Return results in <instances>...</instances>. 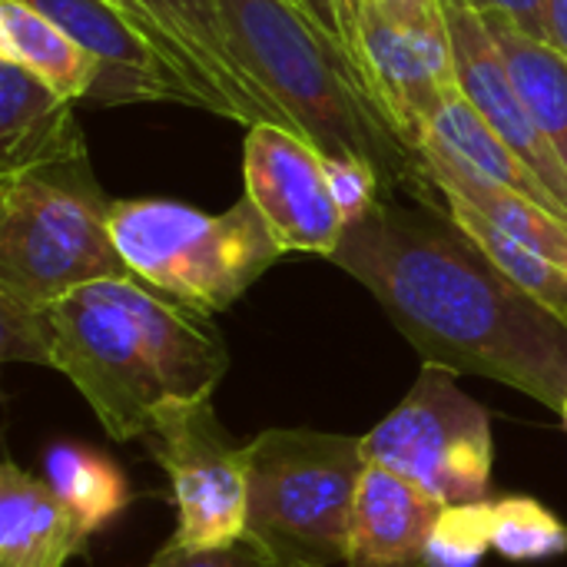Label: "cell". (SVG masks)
I'll use <instances>...</instances> for the list:
<instances>
[{
	"instance_id": "obj_16",
	"label": "cell",
	"mask_w": 567,
	"mask_h": 567,
	"mask_svg": "<svg viewBox=\"0 0 567 567\" xmlns=\"http://www.w3.org/2000/svg\"><path fill=\"white\" fill-rule=\"evenodd\" d=\"M86 535L43 478L0 465V567H63Z\"/></svg>"
},
{
	"instance_id": "obj_14",
	"label": "cell",
	"mask_w": 567,
	"mask_h": 567,
	"mask_svg": "<svg viewBox=\"0 0 567 567\" xmlns=\"http://www.w3.org/2000/svg\"><path fill=\"white\" fill-rule=\"evenodd\" d=\"M442 512L445 505L419 485L382 465H365L346 567H432L429 538Z\"/></svg>"
},
{
	"instance_id": "obj_8",
	"label": "cell",
	"mask_w": 567,
	"mask_h": 567,
	"mask_svg": "<svg viewBox=\"0 0 567 567\" xmlns=\"http://www.w3.org/2000/svg\"><path fill=\"white\" fill-rule=\"evenodd\" d=\"M355 56L379 110L419 150L435 113L458 90L442 0H362Z\"/></svg>"
},
{
	"instance_id": "obj_15",
	"label": "cell",
	"mask_w": 567,
	"mask_h": 567,
	"mask_svg": "<svg viewBox=\"0 0 567 567\" xmlns=\"http://www.w3.org/2000/svg\"><path fill=\"white\" fill-rule=\"evenodd\" d=\"M76 100L0 56V173L86 153Z\"/></svg>"
},
{
	"instance_id": "obj_33",
	"label": "cell",
	"mask_w": 567,
	"mask_h": 567,
	"mask_svg": "<svg viewBox=\"0 0 567 567\" xmlns=\"http://www.w3.org/2000/svg\"><path fill=\"white\" fill-rule=\"evenodd\" d=\"M150 567H153V565H150Z\"/></svg>"
},
{
	"instance_id": "obj_2",
	"label": "cell",
	"mask_w": 567,
	"mask_h": 567,
	"mask_svg": "<svg viewBox=\"0 0 567 567\" xmlns=\"http://www.w3.org/2000/svg\"><path fill=\"white\" fill-rule=\"evenodd\" d=\"M53 359L113 442L143 439L169 402L213 399L229 349L213 316L136 276L100 279L47 306Z\"/></svg>"
},
{
	"instance_id": "obj_20",
	"label": "cell",
	"mask_w": 567,
	"mask_h": 567,
	"mask_svg": "<svg viewBox=\"0 0 567 567\" xmlns=\"http://www.w3.org/2000/svg\"><path fill=\"white\" fill-rule=\"evenodd\" d=\"M508 70L512 80L532 110L542 133L561 153L567 166V60L545 40L528 37L502 13H482Z\"/></svg>"
},
{
	"instance_id": "obj_9",
	"label": "cell",
	"mask_w": 567,
	"mask_h": 567,
	"mask_svg": "<svg viewBox=\"0 0 567 567\" xmlns=\"http://www.w3.org/2000/svg\"><path fill=\"white\" fill-rule=\"evenodd\" d=\"M150 445L173 485L176 535L189 548L223 545L246 535L249 462L223 429L213 399L169 402L156 412Z\"/></svg>"
},
{
	"instance_id": "obj_24",
	"label": "cell",
	"mask_w": 567,
	"mask_h": 567,
	"mask_svg": "<svg viewBox=\"0 0 567 567\" xmlns=\"http://www.w3.org/2000/svg\"><path fill=\"white\" fill-rule=\"evenodd\" d=\"M492 551V502L445 505L429 538L432 567H478Z\"/></svg>"
},
{
	"instance_id": "obj_25",
	"label": "cell",
	"mask_w": 567,
	"mask_h": 567,
	"mask_svg": "<svg viewBox=\"0 0 567 567\" xmlns=\"http://www.w3.org/2000/svg\"><path fill=\"white\" fill-rule=\"evenodd\" d=\"M0 359L3 362H33L47 365L53 359L50 312L47 306L20 302L0 292Z\"/></svg>"
},
{
	"instance_id": "obj_23",
	"label": "cell",
	"mask_w": 567,
	"mask_h": 567,
	"mask_svg": "<svg viewBox=\"0 0 567 567\" xmlns=\"http://www.w3.org/2000/svg\"><path fill=\"white\" fill-rule=\"evenodd\" d=\"M492 548L508 561H542L567 555V528L535 498L492 502Z\"/></svg>"
},
{
	"instance_id": "obj_17",
	"label": "cell",
	"mask_w": 567,
	"mask_h": 567,
	"mask_svg": "<svg viewBox=\"0 0 567 567\" xmlns=\"http://www.w3.org/2000/svg\"><path fill=\"white\" fill-rule=\"evenodd\" d=\"M419 153H422V169L432 189L462 196L478 213H485L498 229H505L512 239H518L522 246H528L532 252L545 256L548 262H555L567 272V216L555 213L551 206L538 199H528L515 189H505L498 183L475 176L435 143H422Z\"/></svg>"
},
{
	"instance_id": "obj_13",
	"label": "cell",
	"mask_w": 567,
	"mask_h": 567,
	"mask_svg": "<svg viewBox=\"0 0 567 567\" xmlns=\"http://www.w3.org/2000/svg\"><path fill=\"white\" fill-rule=\"evenodd\" d=\"M452 56H455V80L462 96L478 110V116L532 166L542 183L565 203L567 209V166L561 153L535 123L532 110L525 106L512 70L472 0H442Z\"/></svg>"
},
{
	"instance_id": "obj_19",
	"label": "cell",
	"mask_w": 567,
	"mask_h": 567,
	"mask_svg": "<svg viewBox=\"0 0 567 567\" xmlns=\"http://www.w3.org/2000/svg\"><path fill=\"white\" fill-rule=\"evenodd\" d=\"M0 56L76 103L90 96L96 80V60L60 23L23 0H0Z\"/></svg>"
},
{
	"instance_id": "obj_10",
	"label": "cell",
	"mask_w": 567,
	"mask_h": 567,
	"mask_svg": "<svg viewBox=\"0 0 567 567\" xmlns=\"http://www.w3.org/2000/svg\"><path fill=\"white\" fill-rule=\"evenodd\" d=\"M246 196L272 229L282 252L332 259L346 236V213L332 193L326 156L296 130L276 123L246 126Z\"/></svg>"
},
{
	"instance_id": "obj_1",
	"label": "cell",
	"mask_w": 567,
	"mask_h": 567,
	"mask_svg": "<svg viewBox=\"0 0 567 567\" xmlns=\"http://www.w3.org/2000/svg\"><path fill=\"white\" fill-rule=\"evenodd\" d=\"M332 262L359 279L422 362L512 385L551 412L567 399V322L522 292L442 209L379 199Z\"/></svg>"
},
{
	"instance_id": "obj_31",
	"label": "cell",
	"mask_w": 567,
	"mask_h": 567,
	"mask_svg": "<svg viewBox=\"0 0 567 567\" xmlns=\"http://www.w3.org/2000/svg\"><path fill=\"white\" fill-rule=\"evenodd\" d=\"M346 3H349V7H352V13H355V0H346Z\"/></svg>"
},
{
	"instance_id": "obj_22",
	"label": "cell",
	"mask_w": 567,
	"mask_h": 567,
	"mask_svg": "<svg viewBox=\"0 0 567 567\" xmlns=\"http://www.w3.org/2000/svg\"><path fill=\"white\" fill-rule=\"evenodd\" d=\"M445 203V213L452 216L455 226H462L475 246L522 289L528 292L535 302H542L548 312H555L561 322H567V272L558 269L555 262H548L545 256L532 252L528 246H522L518 239H512L505 229H498L485 213H478L472 203H465L455 193H439Z\"/></svg>"
},
{
	"instance_id": "obj_18",
	"label": "cell",
	"mask_w": 567,
	"mask_h": 567,
	"mask_svg": "<svg viewBox=\"0 0 567 567\" xmlns=\"http://www.w3.org/2000/svg\"><path fill=\"white\" fill-rule=\"evenodd\" d=\"M422 143H435L439 150L452 153L465 169H472L475 176L498 183L505 189H515L528 199H538L545 206H551L555 213L567 216L565 203L542 183V176L525 166V159L478 116V110L462 96V90H455L442 110L435 113L429 136Z\"/></svg>"
},
{
	"instance_id": "obj_21",
	"label": "cell",
	"mask_w": 567,
	"mask_h": 567,
	"mask_svg": "<svg viewBox=\"0 0 567 567\" xmlns=\"http://www.w3.org/2000/svg\"><path fill=\"white\" fill-rule=\"evenodd\" d=\"M43 482L66 505L86 538L130 505L123 472L106 455L83 445H50L43 455Z\"/></svg>"
},
{
	"instance_id": "obj_28",
	"label": "cell",
	"mask_w": 567,
	"mask_h": 567,
	"mask_svg": "<svg viewBox=\"0 0 567 567\" xmlns=\"http://www.w3.org/2000/svg\"><path fill=\"white\" fill-rule=\"evenodd\" d=\"M482 13H502L518 30L548 43V0H472Z\"/></svg>"
},
{
	"instance_id": "obj_7",
	"label": "cell",
	"mask_w": 567,
	"mask_h": 567,
	"mask_svg": "<svg viewBox=\"0 0 567 567\" xmlns=\"http://www.w3.org/2000/svg\"><path fill=\"white\" fill-rule=\"evenodd\" d=\"M455 379L458 372L422 362L409 395L362 435V455L442 505H472L492 492V419Z\"/></svg>"
},
{
	"instance_id": "obj_4",
	"label": "cell",
	"mask_w": 567,
	"mask_h": 567,
	"mask_svg": "<svg viewBox=\"0 0 567 567\" xmlns=\"http://www.w3.org/2000/svg\"><path fill=\"white\" fill-rule=\"evenodd\" d=\"M110 206L86 153L0 173V292L50 306L80 286L133 276Z\"/></svg>"
},
{
	"instance_id": "obj_3",
	"label": "cell",
	"mask_w": 567,
	"mask_h": 567,
	"mask_svg": "<svg viewBox=\"0 0 567 567\" xmlns=\"http://www.w3.org/2000/svg\"><path fill=\"white\" fill-rule=\"evenodd\" d=\"M236 60L322 156L365 163L385 196H432L422 153L379 110L359 63L292 0H219Z\"/></svg>"
},
{
	"instance_id": "obj_30",
	"label": "cell",
	"mask_w": 567,
	"mask_h": 567,
	"mask_svg": "<svg viewBox=\"0 0 567 567\" xmlns=\"http://www.w3.org/2000/svg\"><path fill=\"white\" fill-rule=\"evenodd\" d=\"M558 415H561V422H565V429H567V399H565V405H561V412H558Z\"/></svg>"
},
{
	"instance_id": "obj_5",
	"label": "cell",
	"mask_w": 567,
	"mask_h": 567,
	"mask_svg": "<svg viewBox=\"0 0 567 567\" xmlns=\"http://www.w3.org/2000/svg\"><path fill=\"white\" fill-rule=\"evenodd\" d=\"M110 233L136 279L206 316L229 309L286 256L249 196L226 213L176 199H113Z\"/></svg>"
},
{
	"instance_id": "obj_29",
	"label": "cell",
	"mask_w": 567,
	"mask_h": 567,
	"mask_svg": "<svg viewBox=\"0 0 567 567\" xmlns=\"http://www.w3.org/2000/svg\"><path fill=\"white\" fill-rule=\"evenodd\" d=\"M548 43L567 60V0H548Z\"/></svg>"
},
{
	"instance_id": "obj_11",
	"label": "cell",
	"mask_w": 567,
	"mask_h": 567,
	"mask_svg": "<svg viewBox=\"0 0 567 567\" xmlns=\"http://www.w3.org/2000/svg\"><path fill=\"white\" fill-rule=\"evenodd\" d=\"M130 23H136L173 66L203 93L209 113L236 120L243 126L276 123L289 126V116L276 100L246 73L236 60L219 0H106Z\"/></svg>"
},
{
	"instance_id": "obj_6",
	"label": "cell",
	"mask_w": 567,
	"mask_h": 567,
	"mask_svg": "<svg viewBox=\"0 0 567 567\" xmlns=\"http://www.w3.org/2000/svg\"><path fill=\"white\" fill-rule=\"evenodd\" d=\"M246 535L282 567L346 565L355 495L369 465L362 435L269 429L246 442Z\"/></svg>"
},
{
	"instance_id": "obj_26",
	"label": "cell",
	"mask_w": 567,
	"mask_h": 567,
	"mask_svg": "<svg viewBox=\"0 0 567 567\" xmlns=\"http://www.w3.org/2000/svg\"><path fill=\"white\" fill-rule=\"evenodd\" d=\"M153 567H282L256 538L243 535L236 542L189 548L179 542H169L156 558Z\"/></svg>"
},
{
	"instance_id": "obj_32",
	"label": "cell",
	"mask_w": 567,
	"mask_h": 567,
	"mask_svg": "<svg viewBox=\"0 0 567 567\" xmlns=\"http://www.w3.org/2000/svg\"><path fill=\"white\" fill-rule=\"evenodd\" d=\"M359 3H362V0H355V13H359Z\"/></svg>"
},
{
	"instance_id": "obj_12",
	"label": "cell",
	"mask_w": 567,
	"mask_h": 567,
	"mask_svg": "<svg viewBox=\"0 0 567 567\" xmlns=\"http://www.w3.org/2000/svg\"><path fill=\"white\" fill-rule=\"evenodd\" d=\"M60 23L93 60L96 80L90 103L133 106V103H176L206 110L203 93L173 66V60L116 7L106 0H23Z\"/></svg>"
},
{
	"instance_id": "obj_27",
	"label": "cell",
	"mask_w": 567,
	"mask_h": 567,
	"mask_svg": "<svg viewBox=\"0 0 567 567\" xmlns=\"http://www.w3.org/2000/svg\"><path fill=\"white\" fill-rule=\"evenodd\" d=\"M336 47H342L355 63V13L346 0H292ZM362 70V66H359ZM365 76V73H362Z\"/></svg>"
}]
</instances>
